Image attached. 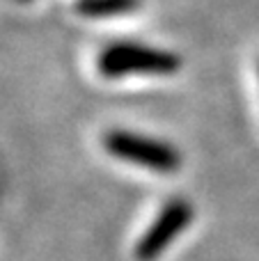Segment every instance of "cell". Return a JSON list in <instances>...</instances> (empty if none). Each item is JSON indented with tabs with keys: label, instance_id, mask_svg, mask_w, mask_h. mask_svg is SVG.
<instances>
[{
	"label": "cell",
	"instance_id": "obj_1",
	"mask_svg": "<svg viewBox=\"0 0 259 261\" xmlns=\"http://www.w3.org/2000/svg\"><path fill=\"white\" fill-rule=\"evenodd\" d=\"M179 69L182 58L177 53L138 41H113L96 55V71L110 81L128 76H172Z\"/></svg>",
	"mask_w": 259,
	"mask_h": 261
},
{
	"label": "cell",
	"instance_id": "obj_2",
	"mask_svg": "<svg viewBox=\"0 0 259 261\" xmlns=\"http://www.w3.org/2000/svg\"><path fill=\"white\" fill-rule=\"evenodd\" d=\"M103 149L113 158L156 174H172L182 167V153L168 140L151 138L126 128H113L103 135Z\"/></svg>",
	"mask_w": 259,
	"mask_h": 261
},
{
	"label": "cell",
	"instance_id": "obj_3",
	"mask_svg": "<svg viewBox=\"0 0 259 261\" xmlns=\"http://www.w3.org/2000/svg\"><path fill=\"white\" fill-rule=\"evenodd\" d=\"M195 208L186 197H172L163 204L159 216L154 218L147 231L138 239L136 254L138 261H156L193 222Z\"/></svg>",
	"mask_w": 259,
	"mask_h": 261
},
{
	"label": "cell",
	"instance_id": "obj_4",
	"mask_svg": "<svg viewBox=\"0 0 259 261\" xmlns=\"http://www.w3.org/2000/svg\"><path fill=\"white\" fill-rule=\"evenodd\" d=\"M142 0H76L73 9L85 18H115L140 9Z\"/></svg>",
	"mask_w": 259,
	"mask_h": 261
},
{
	"label": "cell",
	"instance_id": "obj_5",
	"mask_svg": "<svg viewBox=\"0 0 259 261\" xmlns=\"http://www.w3.org/2000/svg\"><path fill=\"white\" fill-rule=\"evenodd\" d=\"M21 3H25V0H21Z\"/></svg>",
	"mask_w": 259,
	"mask_h": 261
}]
</instances>
